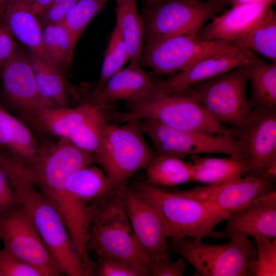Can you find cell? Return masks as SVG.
I'll list each match as a JSON object with an SVG mask.
<instances>
[{"mask_svg":"<svg viewBox=\"0 0 276 276\" xmlns=\"http://www.w3.org/2000/svg\"><path fill=\"white\" fill-rule=\"evenodd\" d=\"M0 167L8 174L19 205L31 219L63 274L88 276L73 245L62 215L34 185L25 165L13 156L0 151Z\"/></svg>","mask_w":276,"mask_h":276,"instance_id":"cell-1","label":"cell"},{"mask_svg":"<svg viewBox=\"0 0 276 276\" xmlns=\"http://www.w3.org/2000/svg\"><path fill=\"white\" fill-rule=\"evenodd\" d=\"M88 250L98 256L125 261L149 275V258L135 237L123 205L121 188L113 190L98 205L91 223Z\"/></svg>","mask_w":276,"mask_h":276,"instance_id":"cell-2","label":"cell"},{"mask_svg":"<svg viewBox=\"0 0 276 276\" xmlns=\"http://www.w3.org/2000/svg\"><path fill=\"white\" fill-rule=\"evenodd\" d=\"M158 82L143 100L130 106L122 121L147 119L180 130L233 135L232 129L213 119L187 90L166 93Z\"/></svg>","mask_w":276,"mask_h":276,"instance_id":"cell-3","label":"cell"},{"mask_svg":"<svg viewBox=\"0 0 276 276\" xmlns=\"http://www.w3.org/2000/svg\"><path fill=\"white\" fill-rule=\"evenodd\" d=\"M140 120H129L120 126L107 124L94 154L113 189L125 186L130 177L146 168L156 155L144 138Z\"/></svg>","mask_w":276,"mask_h":276,"instance_id":"cell-4","label":"cell"},{"mask_svg":"<svg viewBox=\"0 0 276 276\" xmlns=\"http://www.w3.org/2000/svg\"><path fill=\"white\" fill-rule=\"evenodd\" d=\"M224 244H208L202 239L172 241V250L194 268L195 275L252 276L256 258L255 241L238 236Z\"/></svg>","mask_w":276,"mask_h":276,"instance_id":"cell-5","label":"cell"},{"mask_svg":"<svg viewBox=\"0 0 276 276\" xmlns=\"http://www.w3.org/2000/svg\"><path fill=\"white\" fill-rule=\"evenodd\" d=\"M158 208L173 232L172 241L209 237L215 226L226 218L190 190L168 191L150 184L136 187Z\"/></svg>","mask_w":276,"mask_h":276,"instance_id":"cell-6","label":"cell"},{"mask_svg":"<svg viewBox=\"0 0 276 276\" xmlns=\"http://www.w3.org/2000/svg\"><path fill=\"white\" fill-rule=\"evenodd\" d=\"M249 76L247 64L186 90L218 123L240 129L252 110L246 94Z\"/></svg>","mask_w":276,"mask_h":276,"instance_id":"cell-7","label":"cell"},{"mask_svg":"<svg viewBox=\"0 0 276 276\" xmlns=\"http://www.w3.org/2000/svg\"><path fill=\"white\" fill-rule=\"evenodd\" d=\"M142 129L153 143L157 155L182 157L200 154H224L246 158L244 145L233 135L180 130L155 120L143 119Z\"/></svg>","mask_w":276,"mask_h":276,"instance_id":"cell-8","label":"cell"},{"mask_svg":"<svg viewBox=\"0 0 276 276\" xmlns=\"http://www.w3.org/2000/svg\"><path fill=\"white\" fill-rule=\"evenodd\" d=\"M238 48L222 40L200 39L197 35H177L146 41L142 63L156 74H172L207 57Z\"/></svg>","mask_w":276,"mask_h":276,"instance_id":"cell-9","label":"cell"},{"mask_svg":"<svg viewBox=\"0 0 276 276\" xmlns=\"http://www.w3.org/2000/svg\"><path fill=\"white\" fill-rule=\"evenodd\" d=\"M221 3L166 0L151 8L144 22L146 41L177 35L196 36L221 11Z\"/></svg>","mask_w":276,"mask_h":276,"instance_id":"cell-10","label":"cell"},{"mask_svg":"<svg viewBox=\"0 0 276 276\" xmlns=\"http://www.w3.org/2000/svg\"><path fill=\"white\" fill-rule=\"evenodd\" d=\"M4 248L40 269L45 276L63 274L31 219L20 206L0 215Z\"/></svg>","mask_w":276,"mask_h":276,"instance_id":"cell-11","label":"cell"},{"mask_svg":"<svg viewBox=\"0 0 276 276\" xmlns=\"http://www.w3.org/2000/svg\"><path fill=\"white\" fill-rule=\"evenodd\" d=\"M124 209L135 237L150 261L169 257L173 232L157 206L137 188H121Z\"/></svg>","mask_w":276,"mask_h":276,"instance_id":"cell-12","label":"cell"},{"mask_svg":"<svg viewBox=\"0 0 276 276\" xmlns=\"http://www.w3.org/2000/svg\"><path fill=\"white\" fill-rule=\"evenodd\" d=\"M246 175L216 185L191 189L194 196L226 218L263 194L275 189L273 178L265 172L251 170Z\"/></svg>","mask_w":276,"mask_h":276,"instance_id":"cell-13","label":"cell"},{"mask_svg":"<svg viewBox=\"0 0 276 276\" xmlns=\"http://www.w3.org/2000/svg\"><path fill=\"white\" fill-rule=\"evenodd\" d=\"M234 136L242 142L246 158L253 170L276 176V109L256 107L240 129L233 128Z\"/></svg>","mask_w":276,"mask_h":276,"instance_id":"cell-14","label":"cell"},{"mask_svg":"<svg viewBox=\"0 0 276 276\" xmlns=\"http://www.w3.org/2000/svg\"><path fill=\"white\" fill-rule=\"evenodd\" d=\"M0 80L5 102L28 117L45 108L57 106L40 94L27 54L18 48L5 65Z\"/></svg>","mask_w":276,"mask_h":276,"instance_id":"cell-15","label":"cell"},{"mask_svg":"<svg viewBox=\"0 0 276 276\" xmlns=\"http://www.w3.org/2000/svg\"><path fill=\"white\" fill-rule=\"evenodd\" d=\"M226 225L219 232L214 231L209 238L231 239L234 237H276V191L271 190L256 199L245 208L231 214Z\"/></svg>","mask_w":276,"mask_h":276,"instance_id":"cell-16","label":"cell"},{"mask_svg":"<svg viewBox=\"0 0 276 276\" xmlns=\"http://www.w3.org/2000/svg\"><path fill=\"white\" fill-rule=\"evenodd\" d=\"M272 4L254 2L233 6L224 14L215 16L199 31L202 40H219L233 44L242 39L264 17Z\"/></svg>","mask_w":276,"mask_h":276,"instance_id":"cell-17","label":"cell"},{"mask_svg":"<svg viewBox=\"0 0 276 276\" xmlns=\"http://www.w3.org/2000/svg\"><path fill=\"white\" fill-rule=\"evenodd\" d=\"M251 50L237 49L202 59L188 68L164 81H158L159 87L168 93L182 92L191 86L247 64Z\"/></svg>","mask_w":276,"mask_h":276,"instance_id":"cell-18","label":"cell"},{"mask_svg":"<svg viewBox=\"0 0 276 276\" xmlns=\"http://www.w3.org/2000/svg\"><path fill=\"white\" fill-rule=\"evenodd\" d=\"M155 82L140 66L130 64L113 74L98 93L92 94L93 103L101 108L124 101L131 106L143 100Z\"/></svg>","mask_w":276,"mask_h":276,"instance_id":"cell-19","label":"cell"},{"mask_svg":"<svg viewBox=\"0 0 276 276\" xmlns=\"http://www.w3.org/2000/svg\"><path fill=\"white\" fill-rule=\"evenodd\" d=\"M2 21L13 36L26 45L30 52L55 65L45 49L42 26L38 17L25 0H9Z\"/></svg>","mask_w":276,"mask_h":276,"instance_id":"cell-20","label":"cell"},{"mask_svg":"<svg viewBox=\"0 0 276 276\" xmlns=\"http://www.w3.org/2000/svg\"><path fill=\"white\" fill-rule=\"evenodd\" d=\"M41 146L27 126L0 104V151L30 167Z\"/></svg>","mask_w":276,"mask_h":276,"instance_id":"cell-21","label":"cell"},{"mask_svg":"<svg viewBox=\"0 0 276 276\" xmlns=\"http://www.w3.org/2000/svg\"><path fill=\"white\" fill-rule=\"evenodd\" d=\"M68 193L84 208L95 210L113 190L101 168L88 166L72 173L65 181Z\"/></svg>","mask_w":276,"mask_h":276,"instance_id":"cell-22","label":"cell"},{"mask_svg":"<svg viewBox=\"0 0 276 276\" xmlns=\"http://www.w3.org/2000/svg\"><path fill=\"white\" fill-rule=\"evenodd\" d=\"M193 181L206 184L223 183L246 174L253 170L247 158L191 156Z\"/></svg>","mask_w":276,"mask_h":276,"instance_id":"cell-23","label":"cell"},{"mask_svg":"<svg viewBox=\"0 0 276 276\" xmlns=\"http://www.w3.org/2000/svg\"><path fill=\"white\" fill-rule=\"evenodd\" d=\"M98 107L85 103L74 108L54 106L39 110L29 116L41 128L60 138L67 139L73 130Z\"/></svg>","mask_w":276,"mask_h":276,"instance_id":"cell-24","label":"cell"},{"mask_svg":"<svg viewBox=\"0 0 276 276\" xmlns=\"http://www.w3.org/2000/svg\"><path fill=\"white\" fill-rule=\"evenodd\" d=\"M117 21L121 28L129 54L130 64L141 65L145 39V26L135 0H116Z\"/></svg>","mask_w":276,"mask_h":276,"instance_id":"cell-25","label":"cell"},{"mask_svg":"<svg viewBox=\"0 0 276 276\" xmlns=\"http://www.w3.org/2000/svg\"><path fill=\"white\" fill-rule=\"evenodd\" d=\"M29 57L41 95L57 106H67V84L63 71L32 53L30 52Z\"/></svg>","mask_w":276,"mask_h":276,"instance_id":"cell-26","label":"cell"},{"mask_svg":"<svg viewBox=\"0 0 276 276\" xmlns=\"http://www.w3.org/2000/svg\"><path fill=\"white\" fill-rule=\"evenodd\" d=\"M247 64L249 69L248 80L251 85V96L249 101L251 109L256 107L275 108V62L266 63L252 52Z\"/></svg>","mask_w":276,"mask_h":276,"instance_id":"cell-27","label":"cell"},{"mask_svg":"<svg viewBox=\"0 0 276 276\" xmlns=\"http://www.w3.org/2000/svg\"><path fill=\"white\" fill-rule=\"evenodd\" d=\"M146 169L148 183L156 187H172L193 181L192 163L180 157L156 154Z\"/></svg>","mask_w":276,"mask_h":276,"instance_id":"cell-28","label":"cell"},{"mask_svg":"<svg viewBox=\"0 0 276 276\" xmlns=\"http://www.w3.org/2000/svg\"><path fill=\"white\" fill-rule=\"evenodd\" d=\"M233 45L254 50L275 62L276 15L272 9L245 37Z\"/></svg>","mask_w":276,"mask_h":276,"instance_id":"cell-29","label":"cell"},{"mask_svg":"<svg viewBox=\"0 0 276 276\" xmlns=\"http://www.w3.org/2000/svg\"><path fill=\"white\" fill-rule=\"evenodd\" d=\"M43 27L45 49L53 63L63 71L72 63L74 52L69 32L63 22Z\"/></svg>","mask_w":276,"mask_h":276,"instance_id":"cell-30","label":"cell"},{"mask_svg":"<svg viewBox=\"0 0 276 276\" xmlns=\"http://www.w3.org/2000/svg\"><path fill=\"white\" fill-rule=\"evenodd\" d=\"M107 124L100 107L98 106L73 130L67 139L82 150L95 154L99 147Z\"/></svg>","mask_w":276,"mask_h":276,"instance_id":"cell-31","label":"cell"},{"mask_svg":"<svg viewBox=\"0 0 276 276\" xmlns=\"http://www.w3.org/2000/svg\"><path fill=\"white\" fill-rule=\"evenodd\" d=\"M128 60H129V54L119 24L116 20L107 47L101 73L92 94L98 93L108 79L121 70Z\"/></svg>","mask_w":276,"mask_h":276,"instance_id":"cell-32","label":"cell"},{"mask_svg":"<svg viewBox=\"0 0 276 276\" xmlns=\"http://www.w3.org/2000/svg\"><path fill=\"white\" fill-rule=\"evenodd\" d=\"M108 0H79L62 21L70 34L74 49L88 25Z\"/></svg>","mask_w":276,"mask_h":276,"instance_id":"cell-33","label":"cell"},{"mask_svg":"<svg viewBox=\"0 0 276 276\" xmlns=\"http://www.w3.org/2000/svg\"><path fill=\"white\" fill-rule=\"evenodd\" d=\"M256 258L251 270L252 276L276 275V238H255Z\"/></svg>","mask_w":276,"mask_h":276,"instance_id":"cell-34","label":"cell"},{"mask_svg":"<svg viewBox=\"0 0 276 276\" xmlns=\"http://www.w3.org/2000/svg\"><path fill=\"white\" fill-rule=\"evenodd\" d=\"M93 275L98 276H145L130 263L114 257L98 256Z\"/></svg>","mask_w":276,"mask_h":276,"instance_id":"cell-35","label":"cell"},{"mask_svg":"<svg viewBox=\"0 0 276 276\" xmlns=\"http://www.w3.org/2000/svg\"><path fill=\"white\" fill-rule=\"evenodd\" d=\"M0 274L1 276H45L40 269L19 259L4 248H0Z\"/></svg>","mask_w":276,"mask_h":276,"instance_id":"cell-36","label":"cell"},{"mask_svg":"<svg viewBox=\"0 0 276 276\" xmlns=\"http://www.w3.org/2000/svg\"><path fill=\"white\" fill-rule=\"evenodd\" d=\"M188 265V262L182 257L172 261L169 257L151 260L149 275L152 276H182Z\"/></svg>","mask_w":276,"mask_h":276,"instance_id":"cell-37","label":"cell"},{"mask_svg":"<svg viewBox=\"0 0 276 276\" xmlns=\"http://www.w3.org/2000/svg\"><path fill=\"white\" fill-rule=\"evenodd\" d=\"M79 0H53L38 17L42 27L62 22Z\"/></svg>","mask_w":276,"mask_h":276,"instance_id":"cell-38","label":"cell"},{"mask_svg":"<svg viewBox=\"0 0 276 276\" xmlns=\"http://www.w3.org/2000/svg\"><path fill=\"white\" fill-rule=\"evenodd\" d=\"M19 205L17 195L9 177L0 167V215Z\"/></svg>","mask_w":276,"mask_h":276,"instance_id":"cell-39","label":"cell"},{"mask_svg":"<svg viewBox=\"0 0 276 276\" xmlns=\"http://www.w3.org/2000/svg\"><path fill=\"white\" fill-rule=\"evenodd\" d=\"M18 48L15 38L4 24L0 33V77L5 65Z\"/></svg>","mask_w":276,"mask_h":276,"instance_id":"cell-40","label":"cell"},{"mask_svg":"<svg viewBox=\"0 0 276 276\" xmlns=\"http://www.w3.org/2000/svg\"><path fill=\"white\" fill-rule=\"evenodd\" d=\"M32 12L38 17L43 13L53 0H25Z\"/></svg>","mask_w":276,"mask_h":276,"instance_id":"cell-41","label":"cell"},{"mask_svg":"<svg viewBox=\"0 0 276 276\" xmlns=\"http://www.w3.org/2000/svg\"><path fill=\"white\" fill-rule=\"evenodd\" d=\"M233 6L254 2H268L271 4L275 2V0H230Z\"/></svg>","mask_w":276,"mask_h":276,"instance_id":"cell-42","label":"cell"},{"mask_svg":"<svg viewBox=\"0 0 276 276\" xmlns=\"http://www.w3.org/2000/svg\"><path fill=\"white\" fill-rule=\"evenodd\" d=\"M9 0H0V18L2 19Z\"/></svg>","mask_w":276,"mask_h":276,"instance_id":"cell-43","label":"cell"},{"mask_svg":"<svg viewBox=\"0 0 276 276\" xmlns=\"http://www.w3.org/2000/svg\"><path fill=\"white\" fill-rule=\"evenodd\" d=\"M146 2V4L147 6L150 7L152 8L166 0H145Z\"/></svg>","mask_w":276,"mask_h":276,"instance_id":"cell-44","label":"cell"},{"mask_svg":"<svg viewBox=\"0 0 276 276\" xmlns=\"http://www.w3.org/2000/svg\"><path fill=\"white\" fill-rule=\"evenodd\" d=\"M207 1L215 2H219V3H221L222 2H225V1H230V0H207Z\"/></svg>","mask_w":276,"mask_h":276,"instance_id":"cell-45","label":"cell"},{"mask_svg":"<svg viewBox=\"0 0 276 276\" xmlns=\"http://www.w3.org/2000/svg\"><path fill=\"white\" fill-rule=\"evenodd\" d=\"M3 27H4V24L2 21V22H0V33H1V32L2 31V30L3 28Z\"/></svg>","mask_w":276,"mask_h":276,"instance_id":"cell-46","label":"cell"},{"mask_svg":"<svg viewBox=\"0 0 276 276\" xmlns=\"http://www.w3.org/2000/svg\"><path fill=\"white\" fill-rule=\"evenodd\" d=\"M0 276H1V274H0Z\"/></svg>","mask_w":276,"mask_h":276,"instance_id":"cell-47","label":"cell"}]
</instances>
